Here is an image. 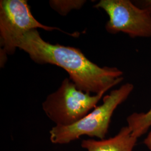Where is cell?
I'll use <instances>...</instances> for the list:
<instances>
[{
    "label": "cell",
    "mask_w": 151,
    "mask_h": 151,
    "mask_svg": "<svg viewBox=\"0 0 151 151\" xmlns=\"http://www.w3.org/2000/svg\"><path fill=\"white\" fill-rule=\"evenodd\" d=\"M127 126L137 138L147 133L151 127V108L145 113H133L127 118Z\"/></svg>",
    "instance_id": "7"
},
{
    "label": "cell",
    "mask_w": 151,
    "mask_h": 151,
    "mask_svg": "<svg viewBox=\"0 0 151 151\" xmlns=\"http://www.w3.org/2000/svg\"><path fill=\"white\" fill-rule=\"evenodd\" d=\"M104 94L91 95L90 93L82 91L70 78H65L58 89L47 97L42 108L55 126H70L96 108Z\"/></svg>",
    "instance_id": "3"
},
{
    "label": "cell",
    "mask_w": 151,
    "mask_h": 151,
    "mask_svg": "<svg viewBox=\"0 0 151 151\" xmlns=\"http://www.w3.org/2000/svg\"><path fill=\"white\" fill-rule=\"evenodd\" d=\"M134 88L133 83H125L105 96L103 104L80 121L70 126L53 127L49 131L51 142L55 145L68 144L83 135L100 140L105 139L114 112L128 98Z\"/></svg>",
    "instance_id": "2"
},
{
    "label": "cell",
    "mask_w": 151,
    "mask_h": 151,
    "mask_svg": "<svg viewBox=\"0 0 151 151\" xmlns=\"http://www.w3.org/2000/svg\"><path fill=\"white\" fill-rule=\"evenodd\" d=\"M137 140L127 125L114 137L100 140L84 139L81 146L87 151H133Z\"/></svg>",
    "instance_id": "6"
},
{
    "label": "cell",
    "mask_w": 151,
    "mask_h": 151,
    "mask_svg": "<svg viewBox=\"0 0 151 151\" xmlns=\"http://www.w3.org/2000/svg\"><path fill=\"white\" fill-rule=\"evenodd\" d=\"M109 19L105 29L111 34L124 32L132 38H151V16L130 0H101L93 6Z\"/></svg>",
    "instance_id": "5"
},
{
    "label": "cell",
    "mask_w": 151,
    "mask_h": 151,
    "mask_svg": "<svg viewBox=\"0 0 151 151\" xmlns=\"http://www.w3.org/2000/svg\"><path fill=\"white\" fill-rule=\"evenodd\" d=\"M144 143L147 148L151 151V130L147 134L146 138L144 140Z\"/></svg>",
    "instance_id": "10"
},
{
    "label": "cell",
    "mask_w": 151,
    "mask_h": 151,
    "mask_svg": "<svg viewBox=\"0 0 151 151\" xmlns=\"http://www.w3.org/2000/svg\"><path fill=\"white\" fill-rule=\"evenodd\" d=\"M17 48L39 65L50 64L65 70L77 88L95 95L105 93L123 81V72L116 67H101L87 59L79 49L52 44L41 37L37 29L25 33Z\"/></svg>",
    "instance_id": "1"
},
{
    "label": "cell",
    "mask_w": 151,
    "mask_h": 151,
    "mask_svg": "<svg viewBox=\"0 0 151 151\" xmlns=\"http://www.w3.org/2000/svg\"><path fill=\"white\" fill-rule=\"evenodd\" d=\"M86 2L84 0H52L49 5L62 16H66L71 10L81 9Z\"/></svg>",
    "instance_id": "8"
},
{
    "label": "cell",
    "mask_w": 151,
    "mask_h": 151,
    "mask_svg": "<svg viewBox=\"0 0 151 151\" xmlns=\"http://www.w3.org/2000/svg\"><path fill=\"white\" fill-rule=\"evenodd\" d=\"M40 28L47 31L59 28L44 25L32 15L26 0H1L0 1L1 67L7 60V54H14L22 36L33 29Z\"/></svg>",
    "instance_id": "4"
},
{
    "label": "cell",
    "mask_w": 151,
    "mask_h": 151,
    "mask_svg": "<svg viewBox=\"0 0 151 151\" xmlns=\"http://www.w3.org/2000/svg\"><path fill=\"white\" fill-rule=\"evenodd\" d=\"M135 5L146 11L151 16V0L133 1Z\"/></svg>",
    "instance_id": "9"
}]
</instances>
